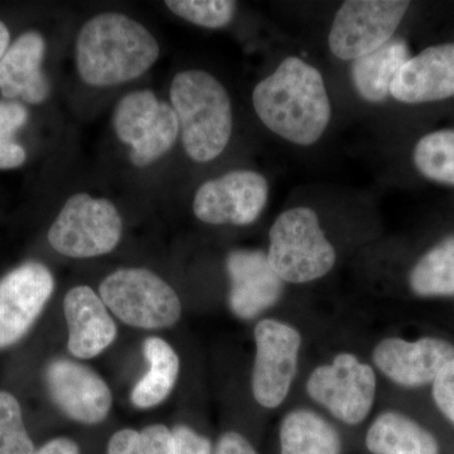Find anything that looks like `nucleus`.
<instances>
[{
    "instance_id": "nucleus-4",
    "label": "nucleus",
    "mask_w": 454,
    "mask_h": 454,
    "mask_svg": "<svg viewBox=\"0 0 454 454\" xmlns=\"http://www.w3.org/2000/svg\"><path fill=\"white\" fill-rule=\"evenodd\" d=\"M269 264L284 283L307 284L327 276L337 255L312 208L284 211L269 231Z\"/></svg>"
},
{
    "instance_id": "nucleus-25",
    "label": "nucleus",
    "mask_w": 454,
    "mask_h": 454,
    "mask_svg": "<svg viewBox=\"0 0 454 454\" xmlns=\"http://www.w3.org/2000/svg\"><path fill=\"white\" fill-rule=\"evenodd\" d=\"M172 430L162 424L146 427L142 432L122 429L109 441L107 454H172Z\"/></svg>"
},
{
    "instance_id": "nucleus-17",
    "label": "nucleus",
    "mask_w": 454,
    "mask_h": 454,
    "mask_svg": "<svg viewBox=\"0 0 454 454\" xmlns=\"http://www.w3.org/2000/svg\"><path fill=\"white\" fill-rule=\"evenodd\" d=\"M68 325L67 348L77 358H92L109 348L116 325L103 300L90 286L70 289L64 301Z\"/></svg>"
},
{
    "instance_id": "nucleus-20",
    "label": "nucleus",
    "mask_w": 454,
    "mask_h": 454,
    "mask_svg": "<svg viewBox=\"0 0 454 454\" xmlns=\"http://www.w3.org/2000/svg\"><path fill=\"white\" fill-rule=\"evenodd\" d=\"M280 454H342L339 430L324 415L309 408H295L279 426Z\"/></svg>"
},
{
    "instance_id": "nucleus-31",
    "label": "nucleus",
    "mask_w": 454,
    "mask_h": 454,
    "mask_svg": "<svg viewBox=\"0 0 454 454\" xmlns=\"http://www.w3.org/2000/svg\"><path fill=\"white\" fill-rule=\"evenodd\" d=\"M212 454H258L249 441L238 432L221 435Z\"/></svg>"
},
{
    "instance_id": "nucleus-28",
    "label": "nucleus",
    "mask_w": 454,
    "mask_h": 454,
    "mask_svg": "<svg viewBox=\"0 0 454 454\" xmlns=\"http://www.w3.org/2000/svg\"><path fill=\"white\" fill-rule=\"evenodd\" d=\"M28 119L25 106L0 101V169H13L26 160V151L14 136Z\"/></svg>"
},
{
    "instance_id": "nucleus-30",
    "label": "nucleus",
    "mask_w": 454,
    "mask_h": 454,
    "mask_svg": "<svg viewBox=\"0 0 454 454\" xmlns=\"http://www.w3.org/2000/svg\"><path fill=\"white\" fill-rule=\"evenodd\" d=\"M172 434V454H212L211 442L190 427L177 426Z\"/></svg>"
},
{
    "instance_id": "nucleus-15",
    "label": "nucleus",
    "mask_w": 454,
    "mask_h": 454,
    "mask_svg": "<svg viewBox=\"0 0 454 454\" xmlns=\"http://www.w3.org/2000/svg\"><path fill=\"white\" fill-rule=\"evenodd\" d=\"M46 381L53 402L74 422H103L112 409L113 395L106 382L82 364L55 360L47 367Z\"/></svg>"
},
{
    "instance_id": "nucleus-24",
    "label": "nucleus",
    "mask_w": 454,
    "mask_h": 454,
    "mask_svg": "<svg viewBox=\"0 0 454 454\" xmlns=\"http://www.w3.org/2000/svg\"><path fill=\"white\" fill-rule=\"evenodd\" d=\"M413 160L424 177L454 186V129L424 136L415 145Z\"/></svg>"
},
{
    "instance_id": "nucleus-16",
    "label": "nucleus",
    "mask_w": 454,
    "mask_h": 454,
    "mask_svg": "<svg viewBox=\"0 0 454 454\" xmlns=\"http://www.w3.org/2000/svg\"><path fill=\"white\" fill-rule=\"evenodd\" d=\"M390 95L400 103L423 104L454 97V43L428 47L397 71Z\"/></svg>"
},
{
    "instance_id": "nucleus-21",
    "label": "nucleus",
    "mask_w": 454,
    "mask_h": 454,
    "mask_svg": "<svg viewBox=\"0 0 454 454\" xmlns=\"http://www.w3.org/2000/svg\"><path fill=\"white\" fill-rule=\"evenodd\" d=\"M409 59L408 44L395 38L369 55L355 59L351 74L358 95L369 103L384 101L390 95L397 71Z\"/></svg>"
},
{
    "instance_id": "nucleus-11",
    "label": "nucleus",
    "mask_w": 454,
    "mask_h": 454,
    "mask_svg": "<svg viewBox=\"0 0 454 454\" xmlns=\"http://www.w3.org/2000/svg\"><path fill=\"white\" fill-rule=\"evenodd\" d=\"M268 196L264 176L254 170H232L197 190L193 212L210 225H250L264 211Z\"/></svg>"
},
{
    "instance_id": "nucleus-1",
    "label": "nucleus",
    "mask_w": 454,
    "mask_h": 454,
    "mask_svg": "<svg viewBox=\"0 0 454 454\" xmlns=\"http://www.w3.org/2000/svg\"><path fill=\"white\" fill-rule=\"evenodd\" d=\"M253 106L268 129L304 146L324 136L333 113L321 73L294 56L255 86Z\"/></svg>"
},
{
    "instance_id": "nucleus-10",
    "label": "nucleus",
    "mask_w": 454,
    "mask_h": 454,
    "mask_svg": "<svg viewBox=\"0 0 454 454\" xmlns=\"http://www.w3.org/2000/svg\"><path fill=\"white\" fill-rule=\"evenodd\" d=\"M411 2L348 0L334 16L328 46L337 59H357L393 40Z\"/></svg>"
},
{
    "instance_id": "nucleus-3",
    "label": "nucleus",
    "mask_w": 454,
    "mask_h": 454,
    "mask_svg": "<svg viewBox=\"0 0 454 454\" xmlns=\"http://www.w3.org/2000/svg\"><path fill=\"white\" fill-rule=\"evenodd\" d=\"M169 92L188 157L199 163L219 157L232 133L231 100L226 89L212 74L190 70L173 79Z\"/></svg>"
},
{
    "instance_id": "nucleus-26",
    "label": "nucleus",
    "mask_w": 454,
    "mask_h": 454,
    "mask_svg": "<svg viewBox=\"0 0 454 454\" xmlns=\"http://www.w3.org/2000/svg\"><path fill=\"white\" fill-rule=\"evenodd\" d=\"M167 7L193 25L203 28H223L234 20L236 2L231 0H168Z\"/></svg>"
},
{
    "instance_id": "nucleus-9",
    "label": "nucleus",
    "mask_w": 454,
    "mask_h": 454,
    "mask_svg": "<svg viewBox=\"0 0 454 454\" xmlns=\"http://www.w3.org/2000/svg\"><path fill=\"white\" fill-rule=\"evenodd\" d=\"M114 128L118 138L131 146L130 160L137 167L160 160L175 145L179 133L175 110L160 103L151 90L121 98L114 113Z\"/></svg>"
},
{
    "instance_id": "nucleus-2",
    "label": "nucleus",
    "mask_w": 454,
    "mask_h": 454,
    "mask_svg": "<svg viewBox=\"0 0 454 454\" xmlns=\"http://www.w3.org/2000/svg\"><path fill=\"white\" fill-rule=\"evenodd\" d=\"M160 57L151 32L125 14H98L76 42L77 73L91 86H114L138 79Z\"/></svg>"
},
{
    "instance_id": "nucleus-27",
    "label": "nucleus",
    "mask_w": 454,
    "mask_h": 454,
    "mask_svg": "<svg viewBox=\"0 0 454 454\" xmlns=\"http://www.w3.org/2000/svg\"><path fill=\"white\" fill-rule=\"evenodd\" d=\"M35 446L23 423L16 397L0 391V454H33Z\"/></svg>"
},
{
    "instance_id": "nucleus-32",
    "label": "nucleus",
    "mask_w": 454,
    "mask_h": 454,
    "mask_svg": "<svg viewBox=\"0 0 454 454\" xmlns=\"http://www.w3.org/2000/svg\"><path fill=\"white\" fill-rule=\"evenodd\" d=\"M33 454H80L79 447L68 438H56L35 450Z\"/></svg>"
},
{
    "instance_id": "nucleus-19",
    "label": "nucleus",
    "mask_w": 454,
    "mask_h": 454,
    "mask_svg": "<svg viewBox=\"0 0 454 454\" xmlns=\"http://www.w3.org/2000/svg\"><path fill=\"white\" fill-rule=\"evenodd\" d=\"M365 444L372 454H439L437 438L397 411H382L372 420Z\"/></svg>"
},
{
    "instance_id": "nucleus-6",
    "label": "nucleus",
    "mask_w": 454,
    "mask_h": 454,
    "mask_svg": "<svg viewBox=\"0 0 454 454\" xmlns=\"http://www.w3.org/2000/svg\"><path fill=\"white\" fill-rule=\"evenodd\" d=\"M106 309L124 324L160 330L177 324L181 301L172 286L146 269H121L100 286Z\"/></svg>"
},
{
    "instance_id": "nucleus-12",
    "label": "nucleus",
    "mask_w": 454,
    "mask_h": 454,
    "mask_svg": "<svg viewBox=\"0 0 454 454\" xmlns=\"http://www.w3.org/2000/svg\"><path fill=\"white\" fill-rule=\"evenodd\" d=\"M373 367L387 380L403 387L433 384L454 360V345L438 337L408 340L385 337L372 349Z\"/></svg>"
},
{
    "instance_id": "nucleus-18",
    "label": "nucleus",
    "mask_w": 454,
    "mask_h": 454,
    "mask_svg": "<svg viewBox=\"0 0 454 454\" xmlns=\"http://www.w3.org/2000/svg\"><path fill=\"white\" fill-rule=\"evenodd\" d=\"M46 43L38 33L20 35L0 59V91L7 98H20L41 104L49 98L50 82L42 73Z\"/></svg>"
},
{
    "instance_id": "nucleus-29",
    "label": "nucleus",
    "mask_w": 454,
    "mask_h": 454,
    "mask_svg": "<svg viewBox=\"0 0 454 454\" xmlns=\"http://www.w3.org/2000/svg\"><path fill=\"white\" fill-rule=\"evenodd\" d=\"M432 396L441 413L454 424V360L433 381Z\"/></svg>"
},
{
    "instance_id": "nucleus-22",
    "label": "nucleus",
    "mask_w": 454,
    "mask_h": 454,
    "mask_svg": "<svg viewBox=\"0 0 454 454\" xmlns=\"http://www.w3.org/2000/svg\"><path fill=\"white\" fill-rule=\"evenodd\" d=\"M143 352L149 364L148 372L131 393V403L140 409L153 408L169 395L179 373V358L169 343L160 337L145 340Z\"/></svg>"
},
{
    "instance_id": "nucleus-5",
    "label": "nucleus",
    "mask_w": 454,
    "mask_h": 454,
    "mask_svg": "<svg viewBox=\"0 0 454 454\" xmlns=\"http://www.w3.org/2000/svg\"><path fill=\"white\" fill-rule=\"evenodd\" d=\"M312 402L348 427L360 426L372 414L378 393L376 370L352 352H340L330 363L310 372L306 381Z\"/></svg>"
},
{
    "instance_id": "nucleus-23",
    "label": "nucleus",
    "mask_w": 454,
    "mask_h": 454,
    "mask_svg": "<svg viewBox=\"0 0 454 454\" xmlns=\"http://www.w3.org/2000/svg\"><path fill=\"white\" fill-rule=\"evenodd\" d=\"M409 286L418 297H453L454 235L428 250L409 274Z\"/></svg>"
},
{
    "instance_id": "nucleus-8",
    "label": "nucleus",
    "mask_w": 454,
    "mask_h": 454,
    "mask_svg": "<svg viewBox=\"0 0 454 454\" xmlns=\"http://www.w3.org/2000/svg\"><path fill=\"white\" fill-rule=\"evenodd\" d=\"M254 399L262 408H279L297 378L303 337L300 330L288 322L264 318L254 328Z\"/></svg>"
},
{
    "instance_id": "nucleus-33",
    "label": "nucleus",
    "mask_w": 454,
    "mask_h": 454,
    "mask_svg": "<svg viewBox=\"0 0 454 454\" xmlns=\"http://www.w3.org/2000/svg\"><path fill=\"white\" fill-rule=\"evenodd\" d=\"M9 40H11V35H9L7 26L0 22V59H2L4 53L7 52Z\"/></svg>"
},
{
    "instance_id": "nucleus-13",
    "label": "nucleus",
    "mask_w": 454,
    "mask_h": 454,
    "mask_svg": "<svg viewBox=\"0 0 454 454\" xmlns=\"http://www.w3.org/2000/svg\"><path fill=\"white\" fill-rule=\"evenodd\" d=\"M52 274L40 262H27L0 280V348L22 339L49 301Z\"/></svg>"
},
{
    "instance_id": "nucleus-7",
    "label": "nucleus",
    "mask_w": 454,
    "mask_h": 454,
    "mask_svg": "<svg viewBox=\"0 0 454 454\" xmlns=\"http://www.w3.org/2000/svg\"><path fill=\"white\" fill-rule=\"evenodd\" d=\"M122 221L113 202L86 193L65 203L49 231L51 247L70 258L86 259L113 252L121 239Z\"/></svg>"
},
{
    "instance_id": "nucleus-14",
    "label": "nucleus",
    "mask_w": 454,
    "mask_h": 454,
    "mask_svg": "<svg viewBox=\"0 0 454 454\" xmlns=\"http://www.w3.org/2000/svg\"><path fill=\"white\" fill-rule=\"evenodd\" d=\"M230 278L229 307L243 321L256 318L282 300L286 283L262 250L239 249L226 259Z\"/></svg>"
}]
</instances>
